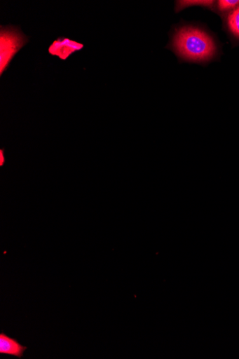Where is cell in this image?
<instances>
[{
	"instance_id": "6da1fadb",
	"label": "cell",
	"mask_w": 239,
	"mask_h": 359,
	"mask_svg": "<svg viewBox=\"0 0 239 359\" xmlns=\"http://www.w3.org/2000/svg\"><path fill=\"white\" fill-rule=\"evenodd\" d=\"M172 46L184 60L200 62L212 59L217 46L207 32L193 26H184L176 29Z\"/></svg>"
},
{
	"instance_id": "7a4b0ae2",
	"label": "cell",
	"mask_w": 239,
	"mask_h": 359,
	"mask_svg": "<svg viewBox=\"0 0 239 359\" xmlns=\"http://www.w3.org/2000/svg\"><path fill=\"white\" fill-rule=\"evenodd\" d=\"M28 42L20 28L0 27V75L4 74L18 51Z\"/></svg>"
},
{
	"instance_id": "3957f363",
	"label": "cell",
	"mask_w": 239,
	"mask_h": 359,
	"mask_svg": "<svg viewBox=\"0 0 239 359\" xmlns=\"http://www.w3.org/2000/svg\"><path fill=\"white\" fill-rule=\"evenodd\" d=\"M83 47L84 46L80 43L60 37L49 47L48 52L51 55L57 56L60 60H66L74 53L81 50Z\"/></svg>"
},
{
	"instance_id": "277c9868",
	"label": "cell",
	"mask_w": 239,
	"mask_h": 359,
	"mask_svg": "<svg viewBox=\"0 0 239 359\" xmlns=\"http://www.w3.org/2000/svg\"><path fill=\"white\" fill-rule=\"evenodd\" d=\"M27 347L20 344L16 339L4 333L0 334V353L21 358Z\"/></svg>"
},
{
	"instance_id": "5b68a950",
	"label": "cell",
	"mask_w": 239,
	"mask_h": 359,
	"mask_svg": "<svg viewBox=\"0 0 239 359\" xmlns=\"http://www.w3.org/2000/svg\"><path fill=\"white\" fill-rule=\"evenodd\" d=\"M228 25L232 34L239 38V7L228 15Z\"/></svg>"
},
{
	"instance_id": "8992f818",
	"label": "cell",
	"mask_w": 239,
	"mask_h": 359,
	"mask_svg": "<svg viewBox=\"0 0 239 359\" xmlns=\"http://www.w3.org/2000/svg\"><path fill=\"white\" fill-rule=\"evenodd\" d=\"M218 4L221 11H226L235 8L239 5V1L238 0H221Z\"/></svg>"
},
{
	"instance_id": "52a82bcc",
	"label": "cell",
	"mask_w": 239,
	"mask_h": 359,
	"mask_svg": "<svg viewBox=\"0 0 239 359\" xmlns=\"http://www.w3.org/2000/svg\"><path fill=\"white\" fill-rule=\"evenodd\" d=\"M180 6H184L182 9L184 8H186V6H210L212 5L214 2L213 1H183V2H178Z\"/></svg>"
},
{
	"instance_id": "ba28073f",
	"label": "cell",
	"mask_w": 239,
	"mask_h": 359,
	"mask_svg": "<svg viewBox=\"0 0 239 359\" xmlns=\"http://www.w3.org/2000/svg\"><path fill=\"white\" fill-rule=\"evenodd\" d=\"M3 154H4V150H1V153H0V155H1V166L4 165V157Z\"/></svg>"
}]
</instances>
